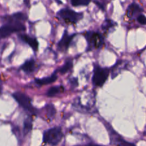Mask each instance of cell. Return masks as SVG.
Listing matches in <instances>:
<instances>
[{
    "mask_svg": "<svg viewBox=\"0 0 146 146\" xmlns=\"http://www.w3.org/2000/svg\"><path fill=\"white\" fill-rule=\"evenodd\" d=\"M57 75L56 74H53L52 75L48 77H46V78H36L35 83L38 86H44V85H48L52 83L55 82L57 80Z\"/></svg>",
    "mask_w": 146,
    "mask_h": 146,
    "instance_id": "8fae6325",
    "label": "cell"
},
{
    "mask_svg": "<svg viewBox=\"0 0 146 146\" xmlns=\"http://www.w3.org/2000/svg\"><path fill=\"white\" fill-rule=\"evenodd\" d=\"M76 34H68L66 31H64V34L62 36V38L60 40L59 42L57 44V48L61 51H66L71 44V41L75 37Z\"/></svg>",
    "mask_w": 146,
    "mask_h": 146,
    "instance_id": "52a82bcc",
    "label": "cell"
},
{
    "mask_svg": "<svg viewBox=\"0 0 146 146\" xmlns=\"http://www.w3.org/2000/svg\"><path fill=\"white\" fill-rule=\"evenodd\" d=\"M19 37L23 41L27 43L34 51H38V42L36 38H32V37L29 36V35H27V34H20Z\"/></svg>",
    "mask_w": 146,
    "mask_h": 146,
    "instance_id": "30bf717a",
    "label": "cell"
},
{
    "mask_svg": "<svg viewBox=\"0 0 146 146\" xmlns=\"http://www.w3.org/2000/svg\"><path fill=\"white\" fill-rule=\"evenodd\" d=\"M32 120L30 118H27L24 122V131L26 134L32 129Z\"/></svg>",
    "mask_w": 146,
    "mask_h": 146,
    "instance_id": "e0dca14e",
    "label": "cell"
},
{
    "mask_svg": "<svg viewBox=\"0 0 146 146\" xmlns=\"http://www.w3.org/2000/svg\"><path fill=\"white\" fill-rule=\"evenodd\" d=\"M70 84H71V86L73 88H76L78 86V78H72L70 80Z\"/></svg>",
    "mask_w": 146,
    "mask_h": 146,
    "instance_id": "ffe728a7",
    "label": "cell"
},
{
    "mask_svg": "<svg viewBox=\"0 0 146 146\" xmlns=\"http://www.w3.org/2000/svg\"><path fill=\"white\" fill-rule=\"evenodd\" d=\"M36 63L35 61L33 59L27 61L24 64H22L21 66V69H22L27 74H31L34 72L36 68Z\"/></svg>",
    "mask_w": 146,
    "mask_h": 146,
    "instance_id": "7c38bea8",
    "label": "cell"
},
{
    "mask_svg": "<svg viewBox=\"0 0 146 146\" xmlns=\"http://www.w3.org/2000/svg\"><path fill=\"white\" fill-rule=\"evenodd\" d=\"M72 67H73L72 61H71V60H67V61H66L65 64H64L61 68H58V69L57 70V71L59 72L60 74H66L68 71H70V70L72 68Z\"/></svg>",
    "mask_w": 146,
    "mask_h": 146,
    "instance_id": "5bb4252c",
    "label": "cell"
},
{
    "mask_svg": "<svg viewBox=\"0 0 146 146\" xmlns=\"http://www.w3.org/2000/svg\"><path fill=\"white\" fill-rule=\"evenodd\" d=\"M143 9L136 3H132L128 6L126 11V15L129 19L137 18L138 15L142 14Z\"/></svg>",
    "mask_w": 146,
    "mask_h": 146,
    "instance_id": "ba28073f",
    "label": "cell"
},
{
    "mask_svg": "<svg viewBox=\"0 0 146 146\" xmlns=\"http://www.w3.org/2000/svg\"><path fill=\"white\" fill-rule=\"evenodd\" d=\"M57 14L66 22L69 24H76L84 17L83 13L76 12L68 8L61 9L57 13Z\"/></svg>",
    "mask_w": 146,
    "mask_h": 146,
    "instance_id": "5b68a950",
    "label": "cell"
},
{
    "mask_svg": "<svg viewBox=\"0 0 146 146\" xmlns=\"http://www.w3.org/2000/svg\"><path fill=\"white\" fill-rule=\"evenodd\" d=\"M108 127H109V128L108 129L107 128V130L109 132L111 143L114 144V145H133V144L130 143H128L124 141L117 133H115L113 130H112V128H111V127L109 125H108Z\"/></svg>",
    "mask_w": 146,
    "mask_h": 146,
    "instance_id": "9c48e42d",
    "label": "cell"
},
{
    "mask_svg": "<svg viewBox=\"0 0 146 146\" xmlns=\"http://www.w3.org/2000/svg\"><path fill=\"white\" fill-rule=\"evenodd\" d=\"M64 134L61 128L55 127L50 128L44 133L43 142L52 145H56L62 141Z\"/></svg>",
    "mask_w": 146,
    "mask_h": 146,
    "instance_id": "7a4b0ae2",
    "label": "cell"
},
{
    "mask_svg": "<svg viewBox=\"0 0 146 146\" xmlns=\"http://www.w3.org/2000/svg\"><path fill=\"white\" fill-rule=\"evenodd\" d=\"M91 0H71V4L74 7L78 6H88Z\"/></svg>",
    "mask_w": 146,
    "mask_h": 146,
    "instance_id": "ac0fdd59",
    "label": "cell"
},
{
    "mask_svg": "<svg viewBox=\"0 0 146 146\" xmlns=\"http://www.w3.org/2000/svg\"><path fill=\"white\" fill-rule=\"evenodd\" d=\"M45 109L46 111V115L48 118H52L55 116L56 111V108H54V105H52V104L46 105L45 107Z\"/></svg>",
    "mask_w": 146,
    "mask_h": 146,
    "instance_id": "2e32d148",
    "label": "cell"
},
{
    "mask_svg": "<svg viewBox=\"0 0 146 146\" xmlns=\"http://www.w3.org/2000/svg\"><path fill=\"white\" fill-rule=\"evenodd\" d=\"M7 23L0 27V39L9 36L14 33L25 31L26 28L22 21L11 19L7 16L5 17Z\"/></svg>",
    "mask_w": 146,
    "mask_h": 146,
    "instance_id": "6da1fadb",
    "label": "cell"
},
{
    "mask_svg": "<svg viewBox=\"0 0 146 146\" xmlns=\"http://www.w3.org/2000/svg\"><path fill=\"white\" fill-rule=\"evenodd\" d=\"M12 96L24 110L29 111L32 113H35V108L33 107L31 98L28 96L21 92H15L12 94Z\"/></svg>",
    "mask_w": 146,
    "mask_h": 146,
    "instance_id": "8992f818",
    "label": "cell"
},
{
    "mask_svg": "<svg viewBox=\"0 0 146 146\" xmlns=\"http://www.w3.org/2000/svg\"><path fill=\"white\" fill-rule=\"evenodd\" d=\"M115 25H116V24H115L113 21L110 19H106L105 20L104 24L101 25V29H102L106 32V31H109L110 29L113 28V27Z\"/></svg>",
    "mask_w": 146,
    "mask_h": 146,
    "instance_id": "9a60e30c",
    "label": "cell"
},
{
    "mask_svg": "<svg viewBox=\"0 0 146 146\" xmlns=\"http://www.w3.org/2000/svg\"><path fill=\"white\" fill-rule=\"evenodd\" d=\"M136 19L138 22L139 23V24H141V25H146V17L145 15L141 14L140 15L138 16V17H137Z\"/></svg>",
    "mask_w": 146,
    "mask_h": 146,
    "instance_id": "d6986e66",
    "label": "cell"
},
{
    "mask_svg": "<svg viewBox=\"0 0 146 146\" xmlns=\"http://www.w3.org/2000/svg\"><path fill=\"white\" fill-rule=\"evenodd\" d=\"M1 86H0V93H1Z\"/></svg>",
    "mask_w": 146,
    "mask_h": 146,
    "instance_id": "44dd1931",
    "label": "cell"
},
{
    "mask_svg": "<svg viewBox=\"0 0 146 146\" xmlns=\"http://www.w3.org/2000/svg\"><path fill=\"white\" fill-rule=\"evenodd\" d=\"M109 74L110 70L108 68H102L98 64L95 65L92 78L93 84L96 87L103 86L108 80Z\"/></svg>",
    "mask_w": 146,
    "mask_h": 146,
    "instance_id": "3957f363",
    "label": "cell"
},
{
    "mask_svg": "<svg viewBox=\"0 0 146 146\" xmlns=\"http://www.w3.org/2000/svg\"><path fill=\"white\" fill-rule=\"evenodd\" d=\"M64 91V87L63 86H56L51 87L47 91L46 96L48 97H54L56 96L58 94H61Z\"/></svg>",
    "mask_w": 146,
    "mask_h": 146,
    "instance_id": "4fadbf2b",
    "label": "cell"
},
{
    "mask_svg": "<svg viewBox=\"0 0 146 146\" xmlns=\"http://www.w3.org/2000/svg\"><path fill=\"white\" fill-rule=\"evenodd\" d=\"M88 45V49H98L101 48L104 44V40L102 35L98 32L86 31L84 34Z\"/></svg>",
    "mask_w": 146,
    "mask_h": 146,
    "instance_id": "277c9868",
    "label": "cell"
}]
</instances>
